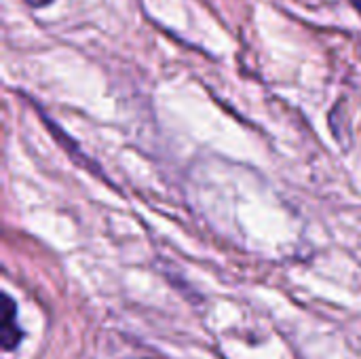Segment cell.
<instances>
[{
    "mask_svg": "<svg viewBox=\"0 0 361 359\" xmlns=\"http://www.w3.org/2000/svg\"><path fill=\"white\" fill-rule=\"evenodd\" d=\"M133 359H140V358H133Z\"/></svg>",
    "mask_w": 361,
    "mask_h": 359,
    "instance_id": "obj_4",
    "label": "cell"
},
{
    "mask_svg": "<svg viewBox=\"0 0 361 359\" xmlns=\"http://www.w3.org/2000/svg\"><path fill=\"white\" fill-rule=\"evenodd\" d=\"M351 2H353V4L357 6V11H360V13H361V0H351Z\"/></svg>",
    "mask_w": 361,
    "mask_h": 359,
    "instance_id": "obj_3",
    "label": "cell"
},
{
    "mask_svg": "<svg viewBox=\"0 0 361 359\" xmlns=\"http://www.w3.org/2000/svg\"><path fill=\"white\" fill-rule=\"evenodd\" d=\"M25 2H27L30 6H36V8H40V6H47L51 0H25Z\"/></svg>",
    "mask_w": 361,
    "mask_h": 359,
    "instance_id": "obj_2",
    "label": "cell"
},
{
    "mask_svg": "<svg viewBox=\"0 0 361 359\" xmlns=\"http://www.w3.org/2000/svg\"><path fill=\"white\" fill-rule=\"evenodd\" d=\"M0 300V345L4 351H15L23 339V330L17 324V305L6 292H2Z\"/></svg>",
    "mask_w": 361,
    "mask_h": 359,
    "instance_id": "obj_1",
    "label": "cell"
}]
</instances>
